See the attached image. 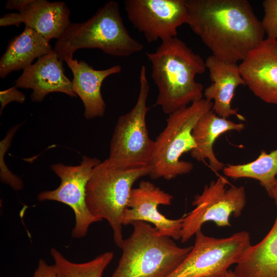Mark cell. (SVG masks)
Returning a JSON list of instances; mask_svg holds the SVG:
<instances>
[{
  "label": "cell",
  "instance_id": "cell-1",
  "mask_svg": "<svg viewBox=\"0 0 277 277\" xmlns=\"http://www.w3.org/2000/svg\"><path fill=\"white\" fill-rule=\"evenodd\" d=\"M186 24L218 59L242 61L264 39L261 22L247 0H185Z\"/></svg>",
  "mask_w": 277,
  "mask_h": 277
},
{
  "label": "cell",
  "instance_id": "cell-2",
  "mask_svg": "<svg viewBox=\"0 0 277 277\" xmlns=\"http://www.w3.org/2000/svg\"><path fill=\"white\" fill-rule=\"evenodd\" d=\"M158 94L155 105L169 114L203 98V86L195 76L204 73L205 62L177 37L162 41L154 52H146Z\"/></svg>",
  "mask_w": 277,
  "mask_h": 277
},
{
  "label": "cell",
  "instance_id": "cell-3",
  "mask_svg": "<svg viewBox=\"0 0 277 277\" xmlns=\"http://www.w3.org/2000/svg\"><path fill=\"white\" fill-rule=\"evenodd\" d=\"M81 49H98L110 55L126 57L142 51L144 45L129 33L118 3L109 1L87 21L71 23L53 50L64 62Z\"/></svg>",
  "mask_w": 277,
  "mask_h": 277
},
{
  "label": "cell",
  "instance_id": "cell-4",
  "mask_svg": "<svg viewBox=\"0 0 277 277\" xmlns=\"http://www.w3.org/2000/svg\"><path fill=\"white\" fill-rule=\"evenodd\" d=\"M131 225L132 232L123 241L122 256L111 277H168L192 248L179 246L148 223Z\"/></svg>",
  "mask_w": 277,
  "mask_h": 277
},
{
  "label": "cell",
  "instance_id": "cell-5",
  "mask_svg": "<svg viewBox=\"0 0 277 277\" xmlns=\"http://www.w3.org/2000/svg\"><path fill=\"white\" fill-rule=\"evenodd\" d=\"M149 166L118 167L107 159L93 169L86 186V201L91 214L111 227L116 246L124 240L122 219L127 209L132 186L139 179L149 175Z\"/></svg>",
  "mask_w": 277,
  "mask_h": 277
},
{
  "label": "cell",
  "instance_id": "cell-6",
  "mask_svg": "<svg viewBox=\"0 0 277 277\" xmlns=\"http://www.w3.org/2000/svg\"><path fill=\"white\" fill-rule=\"evenodd\" d=\"M212 106V101L202 98L168 114L166 127L154 141V149L149 165L150 177L171 180L192 170L193 165L181 160V157L195 148L193 129Z\"/></svg>",
  "mask_w": 277,
  "mask_h": 277
},
{
  "label": "cell",
  "instance_id": "cell-7",
  "mask_svg": "<svg viewBox=\"0 0 277 277\" xmlns=\"http://www.w3.org/2000/svg\"><path fill=\"white\" fill-rule=\"evenodd\" d=\"M150 86L144 65L140 74V90L134 106L119 116L115 124L107 160L118 167L149 166L154 141L149 136L146 115L149 110L147 101Z\"/></svg>",
  "mask_w": 277,
  "mask_h": 277
},
{
  "label": "cell",
  "instance_id": "cell-8",
  "mask_svg": "<svg viewBox=\"0 0 277 277\" xmlns=\"http://www.w3.org/2000/svg\"><path fill=\"white\" fill-rule=\"evenodd\" d=\"M192 248L168 277H219L236 264L251 245L249 232L241 231L230 236L206 235L201 229L195 234Z\"/></svg>",
  "mask_w": 277,
  "mask_h": 277
},
{
  "label": "cell",
  "instance_id": "cell-9",
  "mask_svg": "<svg viewBox=\"0 0 277 277\" xmlns=\"http://www.w3.org/2000/svg\"><path fill=\"white\" fill-rule=\"evenodd\" d=\"M229 183L226 177L219 176L205 185L201 194L194 196L192 205L195 208L184 215L182 243L190 240L206 222H213L219 227L230 226L231 215H241L246 203L245 188L234 186L227 188Z\"/></svg>",
  "mask_w": 277,
  "mask_h": 277
},
{
  "label": "cell",
  "instance_id": "cell-10",
  "mask_svg": "<svg viewBox=\"0 0 277 277\" xmlns=\"http://www.w3.org/2000/svg\"><path fill=\"white\" fill-rule=\"evenodd\" d=\"M96 157L83 155L80 164L67 166L62 163L51 165V169L59 177V186L52 190L41 192L37 195L39 201H54L69 206L75 215V225L72 236H85L90 226L101 221L93 216L87 206L86 186L93 168L100 163Z\"/></svg>",
  "mask_w": 277,
  "mask_h": 277
},
{
  "label": "cell",
  "instance_id": "cell-11",
  "mask_svg": "<svg viewBox=\"0 0 277 277\" xmlns=\"http://www.w3.org/2000/svg\"><path fill=\"white\" fill-rule=\"evenodd\" d=\"M124 4L128 20L149 43L176 37L177 28L186 24L185 0H125Z\"/></svg>",
  "mask_w": 277,
  "mask_h": 277
},
{
  "label": "cell",
  "instance_id": "cell-12",
  "mask_svg": "<svg viewBox=\"0 0 277 277\" xmlns=\"http://www.w3.org/2000/svg\"><path fill=\"white\" fill-rule=\"evenodd\" d=\"M5 8L15 9L18 13L4 15L0 26L22 23L44 36L48 41L58 39L70 24V10L64 2H51L46 0H8Z\"/></svg>",
  "mask_w": 277,
  "mask_h": 277
},
{
  "label": "cell",
  "instance_id": "cell-13",
  "mask_svg": "<svg viewBox=\"0 0 277 277\" xmlns=\"http://www.w3.org/2000/svg\"><path fill=\"white\" fill-rule=\"evenodd\" d=\"M173 196L150 181H142L133 188L122 219L123 226L136 221L151 223L161 235L178 240L181 238L184 215L169 219L159 211L160 205H170Z\"/></svg>",
  "mask_w": 277,
  "mask_h": 277
},
{
  "label": "cell",
  "instance_id": "cell-14",
  "mask_svg": "<svg viewBox=\"0 0 277 277\" xmlns=\"http://www.w3.org/2000/svg\"><path fill=\"white\" fill-rule=\"evenodd\" d=\"M239 65L253 94L266 103L277 104V40L264 39Z\"/></svg>",
  "mask_w": 277,
  "mask_h": 277
},
{
  "label": "cell",
  "instance_id": "cell-15",
  "mask_svg": "<svg viewBox=\"0 0 277 277\" xmlns=\"http://www.w3.org/2000/svg\"><path fill=\"white\" fill-rule=\"evenodd\" d=\"M15 86L32 89L31 100L34 102H40L47 94L55 92L77 96L73 90L72 81L65 74L63 62L53 49L25 69L15 81Z\"/></svg>",
  "mask_w": 277,
  "mask_h": 277
},
{
  "label": "cell",
  "instance_id": "cell-16",
  "mask_svg": "<svg viewBox=\"0 0 277 277\" xmlns=\"http://www.w3.org/2000/svg\"><path fill=\"white\" fill-rule=\"evenodd\" d=\"M205 64L212 83L205 89L203 94L205 99L213 100L212 110L221 117L236 115L239 119L245 120L238 109L231 106L235 89L240 85H246L239 65L221 61L213 55L207 58Z\"/></svg>",
  "mask_w": 277,
  "mask_h": 277
},
{
  "label": "cell",
  "instance_id": "cell-17",
  "mask_svg": "<svg viewBox=\"0 0 277 277\" xmlns=\"http://www.w3.org/2000/svg\"><path fill=\"white\" fill-rule=\"evenodd\" d=\"M65 62L73 74V90L83 103L85 118L90 120L103 116L106 105L101 93L102 83L108 76L120 73L121 66L116 65L104 70H95L84 61L72 58Z\"/></svg>",
  "mask_w": 277,
  "mask_h": 277
},
{
  "label": "cell",
  "instance_id": "cell-18",
  "mask_svg": "<svg viewBox=\"0 0 277 277\" xmlns=\"http://www.w3.org/2000/svg\"><path fill=\"white\" fill-rule=\"evenodd\" d=\"M268 194L277 207V177ZM233 271L239 277H277V214L268 234L261 242L249 247Z\"/></svg>",
  "mask_w": 277,
  "mask_h": 277
},
{
  "label": "cell",
  "instance_id": "cell-19",
  "mask_svg": "<svg viewBox=\"0 0 277 277\" xmlns=\"http://www.w3.org/2000/svg\"><path fill=\"white\" fill-rule=\"evenodd\" d=\"M244 128L243 123L221 117L210 110L199 120L193 129L195 147L190 152L191 156L200 162L207 159L210 167L215 172L223 170L225 165L217 159L213 151L215 140L225 132L232 130L241 132Z\"/></svg>",
  "mask_w": 277,
  "mask_h": 277
},
{
  "label": "cell",
  "instance_id": "cell-20",
  "mask_svg": "<svg viewBox=\"0 0 277 277\" xmlns=\"http://www.w3.org/2000/svg\"><path fill=\"white\" fill-rule=\"evenodd\" d=\"M53 49L44 36L35 30L25 27L23 31L9 42L0 59V77H6L14 71L24 70Z\"/></svg>",
  "mask_w": 277,
  "mask_h": 277
},
{
  "label": "cell",
  "instance_id": "cell-21",
  "mask_svg": "<svg viewBox=\"0 0 277 277\" xmlns=\"http://www.w3.org/2000/svg\"><path fill=\"white\" fill-rule=\"evenodd\" d=\"M223 171L225 176L232 179L250 178L258 180L268 193L277 177V148L269 153L262 151L255 160L249 163L228 165Z\"/></svg>",
  "mask_w": 277,
  "mask_h": 277
},
{
  "label": "cell",
  "instance_id": "cell-22",
  "mask_svg": "<svg viewBox=\"0 0 277 277\" xmlns=\"http://www.w3.org/2000/svg\"><path fill=\"white\" fill-rule=\"evenodd\" d=\"M50 254L57 277H103L114 256L112 252L107 251L90 261L77 263L68 260L55 248L51 249Z\"/></svg>",
  "mask_w": 277,
  "mask_h": 277
},
{
  "label": "cell",
  "instance_id": "cell-23",
  "mask_svg": "<svg viewBox=\"0 0 277 277\" xmlns=\"http://www.w3.org/2000/svg\"><path fill=\"white\" fill-rule=\"evenodd\" d=\"M264 16L261 21L268 38L277 40V0L263 2Z\"/></svg>",
  "mask_w": 277,
  "mask_h": 277
},
{
  "label": "cell",
  "instance_id": "cell-24",
  "mask_svg": "<svg viewBox=\"0 0 277 277\" xmlns=\"http://www.w3.org/2000/svg\"><path fill=\"white\" fill-rule=\"evenodd\" d=\"M15 86L0 91L1 114L5 107L9 103L16 102L23 103L25 100V95L19 91Z\"/></svg>",
  "mask_w": 277,
  "mask_h": 277
},
{
  "label": "cell",
  "instance_id": "cell-25",
  "mask_svg": "<svg viewBox=\"0 0 277 277\" xmlns=\"http://www.w3.org/2000/svg\"><path fill=\"white\" fill-rule=\"evenodd\" d=\"M33 277H57L54 265L48 264L44 260L40 259Z\"/></svg>",
  "mask_w": 277,
  "mask_h": 277
},
{
  "label": "cell",
  "instance_id": "cell-26",
  "mask_svg": "<svg viewBox=\"0 0 277 277\" xmlns=\"http://www.w3.org/2000/svg\"><path fill=\"white\" fill-rule=\"evenodd\" d=\"M219 277H239L235 272L231 270H228L225 274Z\"/></svg>",
  "mask_w": 277,
  "mask_h": 277
}]
</instances>
